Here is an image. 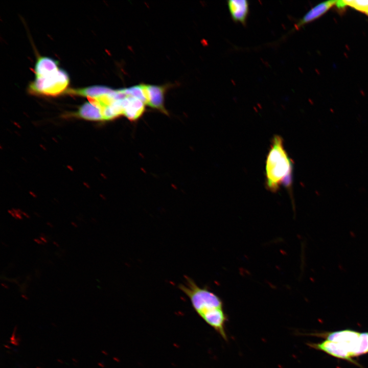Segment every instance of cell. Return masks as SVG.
<instances>
[{
  "mask_svg": "<svg viewBox=\"0 0 368 368\" xmlns=\"http://www.w3.org/2000/svg\"><path fill=\"white\" fill-rule=\"evenodd\" d=\"M72 359L73 361H74V362L78 363V360H77L76 358H73Z\"/></svg>",
  "mask_w": 368,
  "mask_h": 368,
  "instance_id": "cell-22",
  "label": "cell"
},
{
  "mask_svg": "<svg viewBox=\"0 0 368 368\" xmlns=\"http://www.w3.org/2000/svg\"><path fill=\"white\" fill-rule=\"evenodd\" d=\"M360 335V333L350 330L335 331L324 334H316L318 336H324L328 340L343 344L347 348L352 357L357 356Z\"/></svg>",
  "mask_w": 368,
  "mask_h": 368,
  "instance_id": "cell-4",
  "label": "cell"
},
{
  "mask_svg": "<svg viewBox=\"0 0 368 368\" xmlns=\"http://www.w3.org/2000/svg\"><path fill=\"white\" fill-rule=\"evenodd\" d=\"M71 224L75 227H78V225L74 222H72Z\"/></svg>",
  "mask_w": 368,
  "mask_h": 368,
  "instance_id": "cell-19",
  "label": "cell"
},
{
  "mask_svg": "<svg viewBox=\"0 0 368 368\" xmlns=\"http://www.w3.org/2000/svg\"><path fill=\"white\" fill-rule=\"evenodd\" d=\"M47 224L50 227H52V228L54 227V225L52 224H51L50 222H48L47 223Z\"/></svg>",
  "mask_w": 368,
  "mask_h": 368,
  "instance_id": "cell-20",
  "label": "cell"
},
{
  "mask_svg": "<svg viewBox=\"0 0 368 368\" xmlns=\"http://www.w3.org/2000/svg\"><path fill=\"white\" fill-rule=\"evenodd\" d=\"M10 351H7V352L9 354H11V353L9 352Z\"/></svg>",
  "mask_w": 368,
  "mask_h": 368,
  "instance_id": "cell-26",
  "label": "cell"
},
{
  "mask_svg": "<svg viewBox=\"0 0 368 368\" xmlns=\"http://www.w3.org/2000/svg\"><path fill=\"white\" fill-rule=\"evenodd\" d=\"M114 91L107 86L95 85L77 89H70L66 91L68 94L86 97L88 98H96L112 93Z\"/></svg>",
  "mask_w": 368,
  "mask_h": 368,
  "instance_id": "cell-11",
  "label": "cell"
},
{
  "mask_svg": "<svg viewBox=\"0 0 368 368\" xmlns=\"http://www.w3.org/2000/svg\"><path fill=\"white\" fill-rule=\"evenodd\" d=\"M59 70L58 61L48 57H39L35 64L36 77L49 76Z\"/></svg>",
  "mask_w": 368,
  "mask_h": 368,
  "instance_id": "cell-12",
  "label": "cell"
},
{
  "mask_svg": "<svg viewBox=\"0 0 368 368\" xmlns=\"http://www.w3.org/2000/svg\"><path fill=\"white\" fill-rule=\"evenodd\" d=\"M336 1H329L317 4L307 12L304 16L298 21L294 26L293 30H298L306 24L316 19L325 14L334 5Z\"/></svg>",
  "mask_w": 368,
  "mask_h": 368,
  "instance_id": "cell-6",
  "label": "cell"
},
{
  "mask_svg": "<svg viewBox=\"0 0 368 368\" xmlns=\"http://www.w3.org/2000/svg\"><path fill=\"white\" fill-rule=\"evenodd\" d=\"M178 287L188 297L193 309L200 317L216 309L224 308L223 302L218 295L206 287H200L188 277Z\"/></svg>",
  "mask_w": 368,
  "mask_h": 368,
  "instance_id": "cell-2",
  "label": "cell"
},
{
  "mask_svg": "<svg viewBox=\"0 0 368 368\" xmlns=\"http://www.w3.org/2000/svg\"><path fill=\"white\" fill-rule=\"evenodd\" d=\"M368 352V332L360 333L357 356Z\"/></svg>",
  "mask_w": 368,
  "mask_h": 368,
  "instance_id": "cell-14",
  "label": "cell"
},
{
  "mask_svg": "<svg viewBox=\"0 0 368 368\" xmlns=\"http://www.w3.org/2000/svg\"><path fill=\"white\" fill-rule=\"evenodd\" d=\"M21 296L25 300H29V298L25 294H21Z\"/></svg>",
  "mask_w": 368,
  "mask_h": 368,
  "instance_id": "cell-18",
  "label": "cell"
},
{
  "mask_svg": "<svg viewBox=\"0 0 368 368\" xmlns=\"http://www.w3.org/2000/svg\"><path fill=\"white\" fill-rule=\"evenodd\" d=\"M39 239H40L44 243H48V241H47V240L45 238V237H42V236H39Z\"/></svg>",
  "mask_w": 368,
  "mask_h": 368,
  "instance_id": "cell-16",
  "label": "cell"
},
{
  "mask_svg": "<svg viewBox=\"0 0 368 368\" xmlns=\"http://www.w3.org/2000/svg\"><path fill=\"white\" fill-rule=\"evenodd\" d=\"M53 244H54V245H55V246H56L57 247H59V244H58V243H57L56 241H53Z\"/></svg>",
  "mask_w": 368,
  "mask_h": 368,
  "instance_id": "cell-21",
  "label": "cell"
},
{
  "mask_svg": "<svg viewBox=\"0 0 368 368\" xmlns=\"http://www.w3.org/2000/svg\"><path fill=\"white\" fill-rule=\"evenodd\" d=\"M1 285L5 289H9V286L5 283H1Z\"/></svg>",
  "mask_w": 368,
  "mask_h": 368,
  "instance_id": "cell-17",
  "label": "cell"
},
{
  "mask_svg": "<svg viewBox=\"0 0 368 368\" xmlns=\"http://www.w3.org/2000/svg\"><path fill=\"white\" fill-rule=\"evenodd\" d=\"M309 347L324 352L335 357L352 361L351 354L343 344L330 340H325L320 343H309Z\"/></svg>",
  "mask_w": 368,
  "mask_h": 368,
  "instance_id": "cell-5",
  "label": "cell"
},
{
  "mask_svg": "<svg viewBox=\"0 0 368 368\" xmlns=\"http://www.w3.org/2000/svg\"><path fill=\"white\" fill-rule=\"evenodd\" d=\"M365 14L368 15V9H367V10L366 11V12H365Z\"/></svg>",
  "mask_w": 368,
  "mask_h": 368,
  "instance_id": "cell-25",
  "label": "cell"
},
{
  "mask_svg": "<svg viewBox=\"0 0 368 368\" xmlns=\"http://www.w3.org/2000/svg\"><path fill=\"white\" fill-rule=\"evenodd\" d=\"M147 104L151 107L165 111L164 86L146 85Z\"/></svg>",
  "mask_w": 368,
  "mask_h": 368,
  "instance_id": "cell-10",
  "label": "cell"
},
{
  "mask_svg": "<svg viewBox=\"0 0 368 368\" xmlns=\"http://www.w3.org/2000/svg\"><path fill=\"white\" fill-rule=\"evenodd\" d=\"M57 361H58V362H59V363H61V364H63V361L62 360L60 359H57Z\"/></svg>",
  "mask_w": 368,
  "mask_h": 368,
  "instance_id": "cell-23",
  "label": "cell"
},
{
  "mask_svg": "<svg viewBox=\"0 0 368 368\" xmlns=\"http://www.w3.org/2000/svg\"><path fill=\"white\" fill-rule=\"evenodd\" d=\"M34 241L38 244H43L44 243L40 240L37 238L34 239Z\"/></svg>",
  "mask_w": 368,
  "mask_h": 368,
  "instance_id": "cell-15",
  "label": "cell"
},
{
  "mask_svg": "<svg viewBox=\"0 0 368 368\" xmlns=\"http://www.w3.org/2000/svg\"><path fill=\"white\" fill-rule=\"evenodd\" d=\"M4 347H5L6 348L8 349H11V348L10 347H9L8 345H7V344H5V345H4Z\"/></svg>",
  "mask_w": 368,
  "mask_h": 368,
  "instance_id": "cell-24",
  "label": "cell"
},
{
  "mask_svg": "<svg viewBox=\"0 0 368 368\" xmlns=\"http://www.w3.org/2000/svg\"><path fill=\"white\" fill-rule=\"evenodd\" d=\"M292 162L283 144L282 138L274 135L266 160V186L270 191L277 192L282 185L291 183Z\"/></svg>",
  "mask_w": 368,
  "mask_h": 368,
  "instance_id": "cell-1",
  "label": "cell"
},
{
  "mask_svg": "<svg viewBox=\"0 0 368 368\" xmlns=\"http://www.w3.org/2000/svg\"><path fill=\"white\" fill-rule=\"evenodd\" d=\"M123 114L131 121L138 119L144 111L145 103L131 96H128L123 99Z\"/></svg>",
  "mask_w": 368,
  "mask_h": 368,
  "instance_id": "cell-9",
  "label": "cell"
},
{
  "mask_svg": "<svg viewBox=\"0 0 368 368\" xmlns=\"http://www.w3.org/2000/svg\"><path fill=\"white\" fill-rule=\"evenodd\" d=\"M70 83L68 74L63 70L45 77H36L29 85L33 94L47 96H57L64 92Z\"/></svg>",
  "mask_w": 368,
  "mask_h": 368,
  "instance_id": "cell-3",
  "label": "cell"
},
{
  "mask_svg": "<svg viewBox=\"0 0 368 368\" xmlns=\"http://www.w3.org/2000/svg\"><path fill=\"white\" fill-rule=\"evenodd\" d=\"M89 102L83 104L74 114L78 118L90 121L103 120L102 109L93 99L88 98Z\"/></svg>",
  "mask_w": 368,
  "mask_h": 368,
  "instance_id": "cell-8",
  "label": "cell"
},
{
  "mask_svg": "<svg viewBox=\"0 0 368 368\" xmlns=\"http://www.w3.org/2000/svg\"><path fill=\"white\" fill-rule=\"evenodd\" d=\"M125 93L129 96L137 98L145 104H147V93L146 85L142 84L134 86L128 88L123 89Z\"/></svg>",
  "mask_w": 368,
  "mask_h": 368,
  "instance_id": "cell-13",
  "label": "cell"
},
{
  "mask_svg": "<svg viewBox=\"0 0 368 368\" xmlns=\"http://www.w3.org/2000/svg\"><path fill=\"white\" fill-rule=\"evenodd\" d=\"M228 9L233 20L246 25L249 13V3L246 0H229L227 2Z\"/></svg>",
  "mask_w": 368,
  "mask_h": 368,
  "instance_id": "cell-7",
  "label": "cell"
},
{
  "mask_svg": "<svg viewBox=\"0 0 368 368\" xmlns=\"http://www.w3.org/2000/svg\"><path fill=\"white\" fill-rule=\"evenodd\" d=\"M36 368H41V367H40L39 366H37Z\"/></svg>",
  "mask_w": 368,
  "mask_h": 368,
  "instance_id": "cell-27",
  "label": "cell"
}]
</instances>
